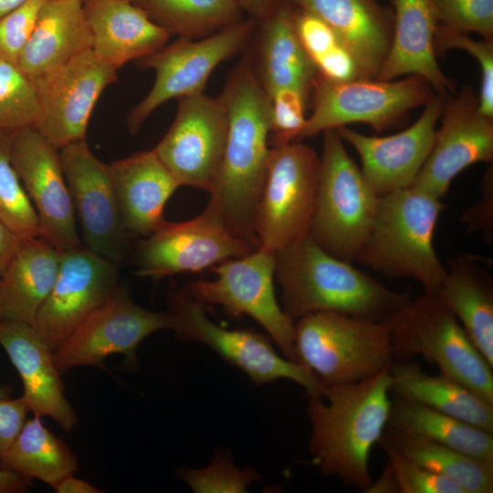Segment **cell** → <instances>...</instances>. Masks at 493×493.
<instances>
[{
	"mask_svg": "<svg viewBox=\"0 0 493 493\" xmlns=\"http://www.w3.org/2000/svg\"><path fill=\"white\" fill-rule=\"evenodd\" d=\"M220 97L227 133L206 207L233 236L258 247L254 222L270 152V100L257 79L251 52L231 70Z\"/></svg>",
	"mask_w": 493,
	"mask_h": 493,
	"instance_id": "obj_1",
	"label": "cell"
},
{
	"mask_svg": "<svg viewBox=\"0 0 493 493\" xmlns=\"http://www.w3.org/2000/svg\"><path fill=\"white\" fill-rule=\"evenodd\" d=\"M392 364V363H391ZM390 366L351 383L321 385L309 395V454L323 476L366 492L372 449L383 435L392 404Z\"/></svg>",
	"mask_w": 493,
	"mask_h": 493,
	"instance_id": "obj_2",
	"label": "cell"
},
{
	"mask_svg": "<svg viewBox=\"0 0 493 493\" xmlns=\"http://www.w3.org/2000/svg\"><path fill=\"white\" fill-rule=\"evenodd\" d=\"M275 258L281 307L293 320L337 312L383 322L411 299L330 255L309 236L278 251Z\"/></svg>",
	"mask_w": 493,
	"mask_h": 493,
	"instance_id": "obj_3",
	"label": "cell"
},
{
	"mask_svg": "<svg viewBox=\"0 0 493 493\" xmlns=\"http://www.w3.org/2000/svg\"><path fill=\"white\" fill-rule=\"evenodd\" d=\"M445 208L441 198L414 186L379 196L370 233L355 261L390 278H409L436 290L446 267L434 247Z\"/></svg>",
	"mask_w": 493,
	"mask_h": 493,
	"instance_id": "obj_4",
	"label": "cell"
},
{
	"mask_svg": "<svg viewBox=\"0 0 493 493\" xmlns=\"http://www.w3.org/2000/svg\"><path fill=\"white\" fill-rule=\"evenodd\" d=\"M385 322L394 360L409 361L421 355L433 362L440 374L493 404V367L436 290H424Z\"/></svg>",
	"mask_w": 493,
	"mask_h": 493,
	"instance_id": "obj_5",
	"label": "cell"
},
{
	"mask_svg": "<svg viewBox=\"0 0 493 493\" xmlns=\"http://www.w3.org/2000/svg\"><path fill=\"white\" fill-rule=\"evenodd\" d=\"M298 362L321 385H338L370 378L393 362L385 321L337 312H317L294 325Z\"/></svg>",
	"mask_w": 493,
	"mask_h": 493,
	"instance_id": "obj_6",
	"label": "cell"
},
{
	"mask_svg": "<svg viewBox=\"0 0 493 493\" xmlns=\"http://www.w3.org/2000/svg\"><path fill=\"white\" fill-rule=\"evenodd\" d=\"M322 133L319 185L308 236L330 255L351 262L370 233L379 196L347 152L338 131Z\"/></svg>",
	"mask_w": 493,
	"mask_h": 493,
	"instance_id": "obj_7",
	"label": "cell"
},
{
	"mask_svg": "<svg viewBox=\"0 0 493 493\" xmlns=\"http://www.w3.org/2000/svg\"><path fill=\"white\" fill-rule=\"evenodd\" d=\"M320 168V156L307 144L270 146L254 222L259 246L277 253L309 236Z\"/></svg>",
	"mask_w": 493,
	"mask_h": 493,
	"instance_id": "obj_8",
	"label": "cell"
},
{
	"mask_svg": "<svg viewBox=\"0 0 493 493\" xmlns=\"http://www.w3.org/2000/svg\"><path fill=\"white\" fill-rule=\"evenodd\" d=\"M433 90L427 81L417 76L348 81L318 76L311 90L312 111L299 142L351 123H366L382 132L399 123L413 109L424 106L435 95Z\"/></svg>",
	"mask_w": 493,
	"mask_h": 493,
	"instance_id": "obj_9",
	"label": "cell"
},
{
	"mask_svg": "<svg viewBox=\"0 0 493 493\" xmlns=\"http://www.w3.org/2000/svg\"><path fill=\"white\" fill-rule=\"evenodd\" d=\"M256 28V21L242 19L204 38L178 37L174 42L137 60L141 68L154 71L155 80L148 94L130 111L129 131L136 134L164 102L204 92L215 68L246 47Z\"/></svg>",
	"mask_w": 493,
	"mask_h": 493,
	"instance_id": "obj_10",
	"label": "cell"
},
{
	"mask_svg": "<svg viewBox=\"0 0 493 493\" xmlns=\"http://www.w3.org/2000/svg\"><path fill=\"white\" fill-rule=\"evenodd\" d=\"M275 254L258 246L245 257L212 267L215 279L195 280L179 291L205 305H219L231 316H249L266 330L285 358L299 363L294 346L295 322L275 294Z\"/></svg>",
	"mask_w": 493,
	"mask_h": 493,
	"instance_id": "obj_11",
	"label": "cell"
},
{
	"mask_svg": "<svg viewBox=\"0 0 493 493\" xmlns=\"http://www.w3.org/2000/svg\"><path fill=\"white\" fill-rule=\"evenodd\" d=\"M205 305L180 291L171 294L172 327L181 339L207 345L257 384L288 379L316 393L320 383L305 366L280 356L267 338L249 330H228L210 320Z\"/></svg>",
	"mask_w": 493,
	"mask_h": 493,
	"instance_id": "obj_12",
	"label": "cell"
},
{
	"mask_svg": "<svg viewBox=\"0 0 493 493\" xmlns=\"http://www.w3.org/2000/svg\"><path fill=\"white\" fill-rule=\"evenodd\" d=\"M117 69L90 49L33 79L38 118L34 128L56 149L86 139L93 109Z\"/></svg>",
	"mask_w": 493,
	"mask_h": 493,
	"instance_id": "obj_13",
	"label": "cell"
},
{
	"mask_svg": "<svg viewBox=\"0 0 493 493\" xmlns=\"http://www.w3.org/2000/svg\"><path fill=\"white\" fill-rule=\"evenodd\" d=\"M227 114L222 98L204 92L178 99L176 116L153 149L181 185L211 192L226 145Z\"/></svg>",
	"mask_w": 493,
	"mask_h": 493,
	"instance_id": "obj_14",
	"label": "cell"
},
{
	"mask_svg": "<svg viewBox=\"0 0 493 493\" xmlns=\"http://www.w3.org/2000/svg\"><path fill=\"white\" fill-rule=\"evenodd\" d=\"M147 236L136 259L135 274L143 278L203 271L257 248L233 236L208 207L184 222L164 221Z\"/></svg>",
	"mask_w": 493,
	"mask_h": 493,
	"instance_id": "obj_15",
	"label": "cell"
},
{
	"mask_svg": "<svg viewBox=\"0 0 493 493\" xmlns=\"http://www.w3.org/2000/svg\"><path fill=\"white\" fill-rule=\"evenodd\" d=\"M171 327L169 312L145 309L132 301L126 288L118 287L54 352L55 363L60 372L80 365L105 370V359L121 353L134 365L138 345L152 332Z\"/></svg>",
	"mask_w": 493,
	"mask_h": 493,
	"instance_id": "obj_16",
	"label": "cell"
},
{
	"mask_svg": "<svg viewBox=\"0 0 493 493\" xmlns=\"http://www.w3.org/2000/svg\"><path fill=\"white\" fill-rule=\"evenodd\" d=\"M59 151L85 247L114 264L121 262L131 236L122 224L110 165L94 155L86 139Z\"/></svg>",
	"mask_w": 493,
	"mask_h": 493,
	"instance_id": "obj_17",
	"label": "cell"
},
{
	"mask_svg": "<svg viewBox=\"0 0 493 493\" xmlns=\"http://www.w3.org/2000/svg\"><path fill=\"white\" fill-rule=\"evenodd\" d=\"M10 156L37 212L39 236L61 254L82 246L58 150L29 127L12 134Z\"/></svg>",
	"mask_w": 493,
	"mask_h": 493,
	"instance_id": "obj_18",
	"label": "cell"
},
{
	"mask_svg": "<svg viewBox=\"0 0 493 493\" xmlns=\"http://www.w3.org/2000/svg\"><path fill=\"white\" fill-rule=\"evenodd\" d=\"M116 264L84 246L61 254L56 282L32 326L55 352L117 289Z\"/></svg>",
	"mask_w": 493,
	"mask_h": 493,
	"instance_id": "obj_19",
	"label": "cell"
},
{
	"mask_svg": "<svg viewBox=\"0 0 493 493\" xmlns=\"http://www.w3.org/2000/svg\"><path fill=\"white\" fill-rule=\"evenodd\" d=\"M435 140L422 169L411 186L439 198L467 167L493 161V118L478 110V96L464 87L447 95Z\"/></svg>",
	"mask_w": 493,
	"mask_h": 493,
	"instance_id": "obj_20",
	"label": "cell"
},
{
	"mask_svg": "<svg viewBox=\"0 0 493 493\" xmlns=\"http://www.w3.org/2000/svg\"><path fill=\"white\" fill-rule=\"evenodd\" d=\"M446 96L435 92L418 119L393 135L369 136L348 126L336 129L359 154L362 173L378 196L414 184L431 151Z\"/></svg>",
	"mask_w": 493,
	"mask_h": 493,
	"instance_id": "obj_21",
	"label": "cell"
},
{
	"mask_svg": "<svg viewBox=\"0 0 493 493\" xmlns=\"http://www.w3.org/2000/svg\"><path fill=\"white\" fill-rule=\"evenodd\" d=\"M0 345L16 369L23 383L22 400L36 416H49L66 432L78 423L65 396L54 352L32 325L0 321Z\"/></svg>",
	"mask_w": 493,
	"mask_h": 493,
	"instance_id": "obj_22",
	"label": "cell"
},
{
	"mask_svg": "<svg viewBox=\"0 0 493 493\" xmlns=\"http://www.w3.org/2000/svg\"><path fill=\"white\" fill-rule=\"evenodd\" d=\"M392 41L375 79L417 76L437 93H454L456 84L444 74L436 58L435 36L439 22L432 0H392Z\"/></svg>",
	"mask_w": 493,
	"mask_h": 493,
	"instance_id": "obj_23",
	"label": "cell"
},
{
	"mask_svg": "<svg viewBox=\"0 0 493 493\" xmlns=\"http://www.w3.org/2000/svg\"><path fill=\"white\" fill-rule=\"evenodd\" d=\"M84 10L92 35L91 50L117 70L161 49L172 37L128 0H87Z\"/></svg>",
	"mask_w": 493,
	"mask_h": 493,
	"instance_id": "obj_24",
	"label": "cell"
},
{
	"mask_svg": "<svg viewBox=\"0 0 493 493\" xmlns=\"http://www.w3.org/2000/svg\"><path fill=\"white\" fill-rule=\"evenodd\" d=\"M123 226L130 236H147L165 220L164 206L180 186L153 150L110 164Z\"/></svg>",
	"mask_w": 493,
	"mask_h": 493,
	"instance_id": "obj_25",
	"label": "cell"
},
{
	"mask_svg": "<svg viewBox=\"0 0 493 493\" xmlns=\"http://www.w3.org/2000/svg\"><path fill=\"white\" fill-rule=\"evenodd\" d=\"M321 17L352 53L365 78L375 79L388 54L393 11L378 0H292Z\"/></svg>",
	"mask_w": 493,
	"mask_h": 493,
	"instance_id": "obj_26",
	"label": "cell"
},
{
	"mask_svg": "<svg viewBox=\"0 0 493 493\" xmlns=\"http://www.w3.org/2000/svg\"><path fill=\"white\" fill-rule=\"evenodd\" d=\"M492 262L471 254L451 259L437 294L493 367Z\"/></svg>",
	"mask_w": 493,
	"mask_h": 493,
	"instance_id": "obj_27",
	"label": "cell"
},
{
	"mask_svg": "<svg viewBox=\"0 0 493 493\" xmlns=\"http://www.w3.org/2000/svg\"><path fill=\"white\" fill-rule=\"evenodd\" d=\"M294 7L291 0L257 23L255 52L251 55L257 79L267 95L278 89L291 88L309 96L318 77L296 34Z\"/></svg>",
	"mask_w": 493,
	"mask_h": 493,
	"instance_id": "obj_28",
	"label": "cell"
},
{
	"mask_svg": "<svg viewBox=\"0 0 493 493\" xmlns=\"http://www.w3.org/2000/svg\"><path fill=\"white\" fill-rule=\"evenodd\" d=\"M92 47L83 0H45L17 66L31 79Z\"/></svg>",
	"mask_w": 493,
	"mask_h": 493,
	"instance_id": "obj_29",
	"label": "cell"
},
{
	"mask_svg": "<svg viewBox=\"0 0 493 493\" xmlns=\"http://www.w3.org/2000/svg\"><path fill=\"white\" fill-rule=\"evenodd\" d=\"M61 253L42 237L22 240L1 276L0 321L32 325L58 278Z\"/></svg>",
	"mask_w": 493,
	"mask_h": 493,
	"instance_id": "obj_30",
	"label": "cell"
},
{
	"mask_svg": "<svg viewBox=\"0 0 493 493\" xmlns=\"http://www.w3.org/2000/svg\"><path fill=\"white\" fill-rule=\"evenodd\" d=\"M391 395L424 404L493 433V404L445 375H431L416 362L393 360Z\"/></svg>",
	"mask_w": 493,
	"mask_h": 493,
	"instance_id": "obj_31",
	"label": "cell"
},
{
	"mask_svg": "<svg viewBox=\"0 0 493 493\" xmlns=\"http://www.w3.org/2000/svg\"><path fill=\"white\" fill-rule=\"evenodd\" d=\"M386 427L447 446L493 465V433L424 404L392 396Z\"/></svg>",
	"mask_w": 493,
	"mask_h": 493,
	"instance_id": "obj_32",
	"label": "cell"
},
{
	"mask_svg": "<svg viewBox=\"0 0 493 493\" xmlns=\"http://www.w3.org/2000/svg\"><path fill=\"white\" fill-rule=\"evenodd\" d=\"M40 418L34 415L26 421L13 444L0 455V469L52 486L78 469V458Z\"/></svg>",
	"mask_w": 493,
	"mask_h": 493,
	"instance_id": "obj_33",
	"label": "cell"
},
{
	"mask_svg": "<svg viewBox=\"0 0 493 493\" xmlns=\"http://www.w3.org/2000/svg\"><path fill=\"white\" fill-rule=\"evenodd\" d=\"M383 437L414 463L448 477L465 493L493 492V465L447 446L385 427Z\"/></svg>",
	"mask_w": 493,
	"mask_h": 493,
	"instance_id": "obj_34",
	"label": "cell"
},
{
	"mask_svg": "<svg viewBox=\"0 0 493 493\" xmlns=\"http://www.w3.org/2000/svg\"><path fill=\"white\" fill-rule=\"evenodd\" d=\"M150 18L171 36L200 39L241 21L234 0H137Z\"/></svg>",
	"mask_w": 493,
	"mask_h": 493,
	"instance_id": "obj_35",
	"label": "cell"
},
{
	"mask_svg": "<svg viewBox=\"0 0 493 493\" xmlns=\"http://www.w3.org/2000/svg\"><path fill=\"white\" fill-rule=\"evenodd\" d=\"M12 134L0 131V219L24 240L39 236V223L11 161Z\"/></svg>",
	"mask_w": 493,
	"mask_h": 493,
	"instance_id": "obj_36",
	"label": "cell"
},
{
	"mask_svg": "<svg viewBox=\"0 0 493 493\" xmlns=\"http://www.w3.org/2000/svg\"><path fill=\"white\" fill-rule=\"evenodd\" d=\"M38 112L33 79L16 63L0 61V131L14 133L34 128Z\"/></svg>",
	"mask_w": 493,
	"mask_h": 493,
	"instance_id": "obj_37",
	"label": "cell"
},
{
	"mask_svg": "<svg viewBox=\"0 0 493 493\" xmlns=\"http://www.w3.org/2000/svg\"><path fill=\"white\" fill-rule=\"evenodd\" d=\"M436 56L450 49H462L477 62L481 71L478 110L493 118V39L475 40L469 34L451 30L438 24L435 36Z\"/></svg>",
	"mask_w": 493,
	"mask_h": 493,
	"instance_id": "obj_38",
	"label": "cell"
},
{
	"mask_svg": "<svg viewBox=\"0 0 493 493\" xmlns=\"http://www.w3.org/2000/svg\"><path fill=\"white\" fill-rule=\"evenodd\" d=\"M182 477L196 493L246 492L251 483L260 479L255 470L236 467L227 454L220 452L205 468L184 469Z\"/></svg>",
	"mask_w": 493,
	"mask_h": 493,
	"instance_id": "obj_39",
	"label": "cell"
},
{
	"mask_svg": "<svg viewBox=\"0 0 493 493\" xmlns=\"http://www.w3.org/2000/svg\"><path fill=\"white\" fill-rule=\"evenodd\" d=\"M378 444L388 458L399 493H465L455 481L405 457L383 435Z\"/></svg>",
	"mask_w": 493,
	"mask_h": 493,
	"instance_id": "obj_40",
	"label": "cell"
},
{
	"mask_svg": "<svg viewBox=\"0 0 493 493\" xmlns=\"http://www.w3.org/2000/svg\"><path fill=\"white\" fill-rule=\"evenodd\" d=\"M270 100V146L299 142L304 129L309 96L291 89H278Z\"/></svg>",
	"mask_w": 493,
	"mask_h": 493,
	"instance_id": "obj_41",
	"label": "cell"
},
{
	"mask_svg": "<svg viewBox=\"0 0 493 493\" xmlns=\"http://www.w3.org/2000/svg\"><path fill=\"white\" fill-rule=\"evenodd\" d=\"M440 25L493 39V0H432Z\"/></svg>",
	"mask_w": 493,
	"mask_h": 493,
	"instance_id": "obj_42",
	"label": "cell"
},
{
	"mask_svg": "<svg viewBox=\"0 0 493 493\" xmlns=\"http://www.w3.org/2000/svg\"><path fill=\"white\" fill-rule=\"evenodd\" d=\"M45 0H28L0 18V61L17 63Z\"/></svg>",
	"mask_w": 493,
	"mask_h": 493,
	"instance_id": "obj_43",
	"label": "cell"
},
{
	"mask_svg": "<svg viewBox=\"0 0 493 493\" xmlns=\"http://www.w3.org/2000/svg\"><path fill=\"white\" fill-rule=\"evenodd\" d=\"M293 22L299 42L313 64L342 44L334 30L321 17L297 5L294 7Z\"/></svg>",
	"mask_w": 493,
	"mask_h": 493,
	"instance_id": "obj_44",
	"label": "cell"
},
{
	"mask_svg": "<svg viewBox=\"0 0 493 493\" xmlns=\"http://www.w3.org/2000/svg\"><path fill=\"white\" fill-rule=\"evenodd\" d=\"M318 76L332 81L365 78L352 53L342 44L315 62Z\"/></svg>",
	"mask_w": 493,
	"mask_h": 493,
	"instance_id": "obj_45",
	"label": "cell"
},
{
	"mask_svg": "<svg viewBox=\"0 0 493 493\" xmlns=\"http://www.w3.org/2000/svg\"><path fill=\"white\" fill-rule=\"evenodd\" d=\"M483 195L463 215L469 232L483 234L486 239H492L493 231V180L492 172L487 173L482 184Z\"/></svg>",
	"mask_w": 493,
	"mask_h": 493,
	"instance_id": "obj_46",
	"label": "cell"
},
{
	"mask_svg": "<svg viewBox=\"0 0 493 493\" xmlns=\"http://www.w3.org/2000/svg\"><path fill=\"white\" fill-rule=\"evenodd\" d=\"M28 412L21 397H0V455L8 449L19 435Z\"/></svg>",
	"mask_w": 493,
	"mask_h": 493,
	"instance_id": "obj_47",
	"label": "cell"
},
{
	"mask_svg": "<svg viewBox=\"0 0 493 493\" xmlns=\"http://www.w3.org/2000/svg\"><path fill=\"white\" fill-rule=\"evenodd\" d=\"M243 13L259 23L291 0H234Z\"/></svg>",
	"mask_w": 493,
	"mask_h": 493,
	"instance_id": "obj_48",
	"label": "cell"
},
{
	"mask_svg": "<svg viewBox=\"0 0 493 493\" xmlns=\"http://www.w3.org/2000/svg\"><path fill=\"white\" fill-rule=\"evenodd\" d=\"M23 239L0 219V274L2 275Z\"/></svg>",
	"mask_w": 493,
	"mask_h": 493,
	"instance_id": "obj_49",
	"label": "cell"
},
{
	"mask_svg": "<svg viewBox=\"0 0 493 493\" xmlns=\"http://www.w3.org/2000/svg\"><path fill=\"white\" fill-rule=\"evenodd\" d=\"M57 493H100L102 492L90 483L69 474L51 486Z\"/></svg>",
	"mask_w": 493,
	"mask_h": 493,
	"instance_id": "obj_50",
	"label": "cell"
},
{
	"mask_svg": "<svg viewBox=\"0 0 493 493\" xmlns=\"http://www.w3.org/2000/svg\"><path fill=\"white\" fill-rule=\"evenodd\" d=\"M30 481L16 473L0 469V493L26 492Z\"/></svg>",
	"mask_w": 493,
	"mask_h": 493,
	"instance_id": "obj_51",
	"label": "cell"
},
{
	"mask_svg": "<svg viewBox=\"0 0 493 493\" xmlns=\"http://www.w3.org/2000/svg\"><path fill=\"white\" fill-rule=\"evenodd\" d=\"M366 493H399L394 474L388 462L379 479L372 482Z\"/></svg>",
	"mask_w": 493,
	"mask_h": 493,
	"instance_id": "obj_52",
	"label": "cell"
},
{
	"mask_svg": "<svg viewBox=\"0 0 493 493\" xmlns=\"http://www.w3.org/2000/svg\"><path fill=\"white\" fill-rule=\"evenodd\" d=\"M28 0H0V18L17 9Z\"/></svg>",
	"mask_w": 493,
	"mask_h": 493,
	"instance_id": "obj_53",
	"label": "cell"
},
{
	"mask_svg": "<svg viewBox=\"0 0 493 493\" xmlns=\"http://www.w3.org/2000/svg\"><path fill=\"white\" fill-rule=\"evenodd\" d=\"M12 388L11 386H0V397H5L9 396L11 393Z\"/></svg>",
	"mask_w": 493,
	"mask_h": 493,
	"instance_id": "obj_54",
	"label": "cell"
},
{
	"mask_svg": "<svg viewBox=\"0 0 493 493\" xmlns=\"http://www.w3.org/2000/svg\"><path fill=\"white\" fill-rule=\"evenodd\" d=\"M128 1H131V2H133V3H134V2H136L137 0H128Z\"/></svg>",
	"mask_w": 493,
	"mask_h": 493,
	"instance_id": "obj_55",
	"label": "cell"
},
{
	"mask_svg": "<svg viewBox=\"0 0 493 493\" xmlns=\"http://www.w3.org/2000/svg\"><path fill=\"white\" fill-rule=\"evenodd\" d=\"M1 276H2V275L0 274V284H1Z\"/></svg>",
	"mask_w": 493,
	"mask_h": 493,
	"instance_id": "obj_56",
	"label": "cell"
},
{
	"mask_svg": "<svg viewBox=\"0 0 493 493\" xmlns=\"http://www.w3.org/2000/svg\"><path fill=\"white\" fill-rule=\"evenodd\" d=\"M84 2L87 1V0H83Z\"/></svg>",
	"mask_w": 493,
	"mask_h": 493,
	"instance_id": "obj_57",
	"label": "cell"
}]
</instances>
